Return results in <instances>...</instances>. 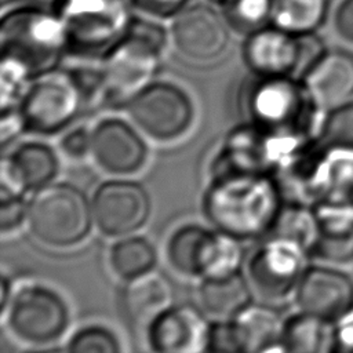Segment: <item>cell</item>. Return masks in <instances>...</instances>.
<instances>
[{"label":"cell","instance_id":"cell-23","mask_svg":"<svg viewBox=\"0 0 353 353\" xmlns=\"http://www.w3.org/2000/svg\"><path fill=\"white\" fill-rule=\"evenodd\" d=\"M233 321L239 330L244 353L281 350L284 319L268 302H251Z\"/></svg>","mask_w":353,"mask_h":353},{"label":"cell","instance_id":"cell-30","mask_svg":"<svg viewBox=\"0 0 353 353\" xmlns=\"http://www.w3.org/2000/svg\"><path fill=\"white\" fill-rule=\"evenodd\" d=\"M314 139L327 149L353 152V99L321 113Z\"/></svg>","mask_w":353,"mask_h":353},{"label":"cell","instance_id":"cell-37","mask_svg":"<svg viewBox=\"0 0 353 353\" xmlns=\"http://www.w3.org/2000/svg\"><path fill=\"white\" fill-rule=\"evenodd\" d=\"M331 353H353V312L334 323Z\"/></svg>","mask_w":353,"mask_h":353},{"label":"cell","instance_id":"cell-1","mask_svg":"<svg viewBox=\"0 0 353 353\" xmlns=\"http://www.w3.org/2000/svg\"><path fill=\"white\" fill-rule=\"evenodd\" d=\"M284 203L273 174L222 171L208 176L200 207L210 226L247 241L272 232Z\"/></svg>","mask_w":353,"mask_h":353},{"label":"cell","instance_id":"cell-39","mask_svg":"<svg viewBox=\"0 0 353 353\" xmlns=\"http://www.w3.org/2000/svg\"><path fill=\"white\" fill-rule=\"evenodd\" d=\"M23 132H25V127L21 119L18 106L1 109L0 139H1L3 148H7V145H12L14 141Z\"/></svg>","mask_w":353,"mask_h":353},{"label":"cell","instance_id":"cell-10","mask_svg":"<svg viewBox=\"0 0 353 353\" xmlns=\"http://www.w3.org/2000/svg\"><path fill=\"white\" fill-rule=\"evenodd\" d=\"M310 262V254L305 247L269 234L245 256L243 269L254 295L263 302L274 303L292 298Z\"/></svg>","mask_w":353,"mask_h":353},{"label":"cell","instance_id":"cell-5","mask_svg":"<svg viewBox=\"0 0 353 353\" xmlns=\"http://www.w3.org/2000/svg\"><path fill=\"white\" fill-rule=\"evenodd\" d=\"M68 55L102 61L127 34L134 19L127 0H55Z\"/></svg>","mask_w":353,"mask_h":353},{"label":"cell","instance_id":"cell-6","mask_svg":"<svg viewBox=\"0 0 353 353\" xmlns=\"http://www.w3.org/2000/svg\"><path fill=\"white\" fill-rule=\"evenodd\" d=\"M26 226L46 247L73 248L94 229L91 197L70 182L55 181L30 194Z\"/></svg>","mask_w":353,"mask_h":353},{"label":"cell","instance_id":"cell-16","mask_svg":"<svg viewBox=\"0 0 353 353\" xmlns=\"http://www.w3.org/2000/svg\"><path fill=\"white\" fill-rule=\"evenodd\" d=\"M241 57L254 76L299 77L303 65L302 37L270 23L247 34Z\"/></svg>","mask_w":353,"mask_h":353},{"label":"cell","instance_id":"cell-9","mask_svg":"<svg viewBox=\"0 0 353 353\" xmlns=\"http://www.w3.org/2000/svg\"><path fill=\"white\" fill-rule=\"evenodd\" d=\"M83 108L73 76L58 70L32 79L18 102L25 132L40 138L62 134Z\"/></svg>","mask_w":353,"mask_h":353},{"label":"cell","instance_id":"cell-2","mask_svg":"<svg viewBox=\"0 0 353 353\" xmlns=\"http://www.w3.org/2000/svg\"><path fill=\"white\" fill-rule=\"evenodd\" d=\"M167 44L168 33L159 22L134 18L124 39L101 61L103 105L124 109L128 99L154 79Z\"/></svg>","mask_w":353,"mask_h":353},{"label":"cell","instance_id":"cell-26","mask_svg":"<svg viewBox=\"0 0 353 353\" xmlns=\"http://www.w3.org/2000/svg\"><path fill=\"white\" fill-rule=\"evenodd\" d=\"M331 323L298 310L284 319L281 350L290 353H330L332 346Z\"/></svg>","mask_w":353,"mask_h":353},{"label":"cell","instance_id":"cell-40","mask_svg":"<svg viewBox=\"0 0 353 353\" xmlns=\"http://www.w3.org/2000/svg\"><path fill=\"white\" fill-rule=\"evenodd\" d=\"M1 287H0V309L3 310L6 306H7V303H8V301H10V298H11V295H12V292H14V290H15V284L12 283V279L6 273V272H3L1 273V284H0Z\"/></svg>","mask_w":353,"mask_h":353},{"label":"cell","instance_id":"cell-41","mask_svg":"<svg viewBox=\"0 0 353 353\" xmlns=\"http://www.w3.org/2000/svg\"><path fill=\"white\" fill-rule=\"evenodd\" d=\"M17 0H1V6L3 7H7V6H10V4H12V3H15Z\"/></svg>","mask_w":353,"mask_h":353},{"label":"cell","instance_id":"cell-19","mask_svg":"<svg viewBox=\"0 0 353 353\" xmlns=\"http://www.w3.org/2000/svg\"><path fill=\"white\" fill-rule=\"evenodd\" d=\"M319 236L310 250L312 261L343 266L353 263V208L328 204L312 205Z\"/></svg>","mask_w":353,"mask_h":353},{"label":"cell","instance_id":"cell-13","mask_svg":"<svg viewBox=\"0 0 353 353\" xmlns=\"http://www.w3.org/2000/svg\"><path fill=\"white\" fill-rule=\"evenodd\" d=\"M292 299L298 310L334 324L353 312V274L343 266L312 261Z\"/></svg>","mask_w":353,"mask_h":353},{"label":"cell","instance_id":"cell-29","mask_svg":"<svg viewBox=\"0 0 353 353\" xmlns=\"http://www.w3.org/2000/svg\"><path fill=\"white\" fill-rule=\"evenodd\" d=\"M269 234L292 240L305 247L310 254V250L319 236V223L313 207L285 200Z\"/></svg>","mask_w":353,"mask_h":353},{"label":"cell","instance_id":"cell-28","mask_svg":"<svg viewBox=\"0 0 353 353\" xmlns=\"http://www.w3.org/2000/svg\"><path fill=\"white\" fill-rule=\"evenodd\" d=\"M241 243V240L214 229L203 254L199 280L229 276L243 270L247 255Z\"/></svg>","mask_w":353,"mask_h":353},{"label":"cell","instance_id":"cell-11","mask_svg":"<svg viewBox=\"0 0 353 353\" xmlns=\"http://www.w3.org/2000/svg\"><path fill=\"white\" fill-rule=\"evenodd\" d=\"M94 228L109 239L138 233L153 211L148 189L131 176H110L91 194Z\"/></svg>","mask_w":353,"mask_h":353},{"label":"cell","instance_id":"cell-15","mask_svg":"<svg viewBox=\"0 0 353 353\" xmlns=\"http://www.w3.org/2000/svg\"><path fill=\"white\" fill-rule=\"evenodd\" d=\"M229 29L223 14L205 4H193L174 18L170 37L181 57L205 63L218 59L226 51Z\"/></svg>","mask_w":353,"mask_h":353},{"label":"cell","instance_id":"cell-8","mask_svg":"<svg viewBox=\"0 0 353 353\" xmlns=\"http://www.w3.org/2000/svg\"><path fill=\"white\" fill-rule=\"evenodd\" d=\"M127 117L150 141L170 143L183 138L197 116L190 92L172 80L153 79L124 108Z\"/></svg>","mask_w":353,"mask_h":353},{"label":"cell","instance_id":"cell-33","mask_svg":"<svg viewBox=\"0 0 353 353\" xmlns=\"http://www.w3.org/2000/svg\"><path fill=\"white\" fill-rule=\"evenodd\" d=\"M204 352L244 353V346L233 319L210 320Z\"/></svg>","mask_w":353,"mask_h":353},{"label":"cell","instance_id":"cell-36","mask_svg":"<svg viewBox=\"0 0 353 353\" xmlns=\"http://www.w3.org/2000/svg\"><path fill=\"white\" fill-rule=\"evenodd\" d=\"M130 1L137 10L157 19L175 18L183 8L188 7V3H189V0H130Z\"/></svg>","mask_w":353,"mask_h":353},{"label":"cell","instance_id":"cell-25","mask_svg":"<svg viewBox=\"0 0 353 353\" xmlns=\"http://www.w3.org/2000/svg\"><path fill=\"white\" fill-rule=\"evenodd\" d=\"M157 262L156 245L139 233L114 239L108 251L109 269L123 283L156 270Z\"/></svg>","mask_w":353,"mask_h":353},{"label":"cell","instance_id":"cell-4","mask_svg":"<svg viewBox=\"0 0 353 353\" xmlns=\"http://www.w3.org/2000/svg\"><path fill=\"white\" fill-rule=\"evenodd\" d=\"M250 84L244 110L251 121L268 131L314 137L321 112L305 84L295 76H255Z\"/></svg>","mask_w":353,"mask_h":353},{"label":"cell","instance_id":"cell-14","mask_svg":"<svg viewBox=\"0 0 353 353\" xmlns=\"http://www.w3.org/2000/svg\"><path fill=\"white\" fill-rule=\"evenodd\" d=\"M61 172L58 148L40 139H26L3 156L0 196L32 194L55 182Z\"/></svg>","mask_w":353,"mask_h":353},{"label":"cell","instance_id":"cell-27","mask_svg":"<svg viewBox=\"0 0 353 353\" xmlns=\"http://www.w3.org/2000/svg\"><path fill=\"white\" fill-rule=\"evenodd\" d=\"M328 7V0H273L270 23L296 36L317 33Z\"/></svg>","mask_w":353,"mask_h":353},{"label":"cell","instance_id":"cell-31","mask_svg":"<svg viewBox=\"0 0 353 353\" xmlns=\"http://www.w3.org/2000/svg\"><path fill=\"white\" fill-rule=\"evenodd\" d=\"M63 349L69 353H119L123 350V343L109 325L87 323L66 336Z\"/></svg>","mask_w":353,"mask_h":353},{"label":"cell","instance_id":"cell-7","mask_svg":"<svg viewBox=\"0 0 353 353\" xmlns=\"http://www.w3.org/2000/svg\"><path fill=\"white\" fill-rule=\"evenodd\" d=\"M1 317L14 339L30 347H47L68 334L72 310L57 288L28 281L15 285Z\"/></svg>","mask_w":353,"mask_h":353},{"label":"cell","instance_id":"cell-18","mask_svg":"<svg viewBox=\"0 0 353 353\" xmlns=\"http://www.w3.org/2000/svg\"><path fill=\"white\" fill-rule=\"evenodd\" d=\"M323 113L353 99V54L328 48L299 77Z\"/></svg>","mask_w":353,"mask_h":353},{"label":"cell","instance_id":"cell-32","mask_svg":"<svg viewBox=\"0 0 353 353\" xmlns=\"http://www.w3.org/2000/svg\"><path fill=\"white\" fill-rule=\"evenodd\" d=\"M222 7L229 28L245 36L272 21L273 0H228Z\"/></svg>","mask_w":353,"mask_h":353},{"label":"cell","instance_id":"cell-12","mask_svg":"<svg viewBox=\"0 0 353 353\" xmlns=\"http://www.w3.org/2000/svg\"><path fill=\"white\" fill-rule=\"evenodd\" d=\"M148 138L130 120L105 116L91 127V157L109 176H132L149 160Z\"/></svg>","mask_w":353,"mask_h":353},{"label":"cell","instance_id":"cell-35","mask_svg":"<svg viewBox=\"0 0 353 353\" xmlns=\"http://www.w3.org/2000/svg\"><path fill=\"white\" fill-rule=\"evenodd\" d=\"M29 199L26 194L0 196V232L3 236L18 232L28 225Z\"/></svg>","mask_w":353,"mask_h":353},{"label":"cell","instance_id":"cell-22","mask_svg":"<svg viewBox=\"0 0 353 353\" xmlns=\"http://www.w3.org/2000/svg\"><path fill=\"white\" fill-rule=\"evenodd\" d=\"M254 291L244 269L229 276L201 279L197 298L211 319H233L254 301Z\"/></svg>","mask_w":353,"mask_h":353},{"label":"cell","instance_id":"cell-20","mask_svg":"<svg viewBox=\"0 0 353 353\" xmlns=\"http://www.w3.org/2000/svg\"><path fill=\"white\" fill-rule=\"evenodd\" d=\"M314 204L353 208V152L327 149L320 145L312 199V205Z\"/></svg>","mask_w":353,"mask_h":353},{"label":"cell","instance_id":"cell-38","mask_svg":"<svg viewBox=\"0 0 353 353\" xmlns=\"http://www.w3.org/2000/svg\"><path fill=\"white\" fill-rule=\"evenodd\" d=\"M332 22L336 34L343 41L353 44V0H341L338 3Z\"/></svg>","mask_w":353,"mask_h":353},{"label":"cell","instance_id":"cell-34","mask_svg":"<svg viewBox=\"0 0 353 353\" xmlns=\"http://www.w3.org/2000/svg\"><path fill=\"white\" fill-rule=\"evenodd\" d=\"M57 148L61 156L70 161H83L91 157V127L70 125L61 134Z\"/></svg>","mask_w":353,"mask_h":353},{"label":"cell","instance_id":"cell-17","mask_svg":"<svg viewBox=\"0 0 353 353\" xmlns=\"http://www.w3.org/2000/svg\"><path fill=\"white\" fill-rule=\"evenodd\" d=\"M200 309L171 305L145 327V339L157 353H197L205 350L210 320Z\"/></svg>","mask_w":353,"mask_h":353},{"label":"cell","instance_id":"cell-21","mask_svg":"<svg viewBox=\"0 0 353 353\" xmlns=\"http://www.w3.org/2000/svg\"><path fill=\"white\" fill-rule=\"evenodd\" d=\"M171 305V284L156 270L124 283L121 292L123 312L135 325L145 328L157 314Z\"/></svg>","mask_w":353,"mask_h":353},{"label":"cell","instance_id":"cell-42","mask_svg":"<svg viewBox=\"0 0 353 353\" xmlns=\"http://www.w3.org/2000/svg\"><path fill=\"white\" fill-rule=\"evenodd\" d=\"M211 1H214V3H219V4H223V3H226L228 0H211Z\"/></svg>","mask_w":353,"mask_h":353},{"label":"cell","instance_id":"cell-3","mask_svg":"<svg viewBox=\"0 0 353 353\" xmlns=\"http://www.w3.org/2000/svg\"><path fill=\"white\" fill-rule=\"evenodd\" d=\"M0 52L1 59L14 62L30 79L57 70L68 54L61 18L41 7L7 12L0 25Z\"/></svg>","mask_w":353,"mask_h":353},{"label":"cell","instance_id":"cell-24","mask_svg":"<svg viewBox=\"0 0 353 353\" xmlns=\"http://www.w3.org/2000/svg\"><path fill=\"white\" fill-rule=\"evenodd\" d=\"M214 228L199 222H183L172 229L165 241V259L178 274L200 279V266Z\"/></svg>","mask_w":353,"mask_h":353}]
</instances>
